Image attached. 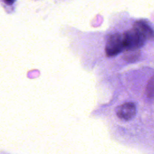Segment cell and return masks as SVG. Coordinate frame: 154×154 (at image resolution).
<instances>
[{
	"label": "cell",
	"mask_w": 154,
	"mask_h": 154,
	"mask_svg": "<svg viewBox=\"0 0 154 154\" xmlns=\"http://www.w3.org/2000/svg\"><path fill=\"white\" fill-rule=\"evenodd\" d=\"M153 85H154V79L153 76H152L148 81L146 86V94L148 97L152 99L153 97Z\"/></svg>",
	"instance_id": "6"
},
{
	"label": "cell",
	"mask_w": 154,
	"mask_h": 154,
	"mask_svg": "<svg viewBox=\"0 0 154 154\" xmlns=\"http://www.w3.org/2000/svg\"><path fill=\"white\" fill-rule=\"evenodd\" d=\"M146 40L135 29L132 28L123 32L122 35V43L125 51L136 50L143 46Z\"/></svg>",
	"instance_id": "1"
},
{
	"label": "cell",
	"mask_w": 154,
	"mask_h": 154,
	"mask_svg": "<svg viewBox=\"0 0 154 154\" xmlns=\"http://www.w3.org/2000/svg\"><path fill=\"white\" fill-rule=\"evenodd\" d=\"M133 28L137 30L146 40H150L153 38V30L147 22L140 20L135 22L133 25Z\"/></svg>",
	"instance_id": "4"
},
{
	"label": "cell",
	"mask_w": 154,
	"mask_h": 154,
	"mask_svg": "<svg viewBox=\"0 0 154 154\" xmlns=\"http://www.w3.org/2000/svg\"><path fill=\"white\" fill-rule=\"evenodd\" d=\"M123 49L122 43V35L114 33L110 35L105 46V54L108 57H112L118 55Z\"/></svg>",
	"instance_id": "2"
},
{
	"label": "cell",
	"mask_w": 154,
	"mask_h": 154,
	"mask_svg": "<svg viewBox=\"0 0 154 154\" xmlns=\"http://www.w3.org/2000/svg\"><path fill=\"white\" fill-rule=\"evenodd\" d=\"M16 0H4V2L7 5H12Z\"/></svg>",
	"instance_id": "7"
},
{
	"label": "cell",
	"mask_w": 154,
	"mask_h": 154,
	"mask_svg": "<svg viewBox=\"0 0 154 154\" xmlns=\"http://www.w3.org/2000/svg\"><path fill=\"white\" fill-rule=\"evenodd\" d=\"M123 57L126 61L128 62H133L137 60L140 55V53L138 49L125 51Z\"/></svg>",
	"instance_id": "5"
},
{
	"label": "cell",
	"mask_w": 154,
	"mask_h": 154,
	"mask_svg": "<svg viewBox=\"0 0 154 154\" xmlns=\"http://www.w3.org/2000/svg\"><path fill=\"white\" fill-rule=\"evenodd\" d=\"M136 106L134 103L126 102L119 106L117 109V116L123 120H129L136 114Z\"/></svg>",
	"instance_id": "3"
}]
</instances>
